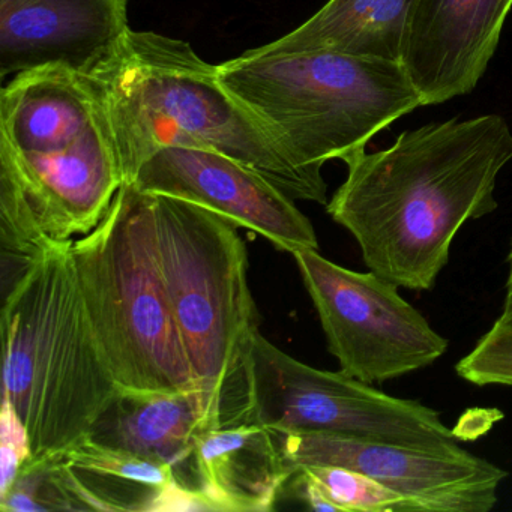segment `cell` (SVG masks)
Returning a JSON list of instances; mask_svg holds the SVG:
<instances>
[{"mask_svg": "<svg viewBox=\"0 0 512 512\" xmlns=\"http://www.w3.org/2000/svg\"><path fill=\"white\" fill-rule=\"evenodd\" d=\"M280 434L322 433L407 448H460V431L419 401L391 397L343 371L310 367L256 332L241 421Z\"/></svg>", "mask_w": 512, "mask_h": 512, "instance_id": "ba28073f", "label": "cell"}, {"mask_svg": "<svg viewBox=\"0 0 512 512\" xmlns=\"http://www.w3.org/2000/svg\"><path fill=\"white\" fill-rule=\"evenodd\" d=\"M511 10L512 0H413L401 65L424 106L478 86Z\"/></svg>", "mask_w": 512, "mask_h": 512, "instance_id": "7c38bea8", "label": "cell"}, {"mask_svg": "<svg viewBox=\"0 0 512 512\" xmlns=\"http://www.w3.org/2000/svg\"><path fill=\"white\" fill-rule=\"evenodd\" d=\"M218 79L316 178L328 161L349 163L380 131L424 107L400 62L331 50H248L218 65Z\"/></svg>", "mask_w": 512, "mask_h": 512, "instance_id": "5b68a950", "label": "cell"}, {"mask_svg": "<svg viewBox=\"0 0 512 512\" xmlns=\"http://www.w3.org/2000/svg\"><path fill=\"white\" fill-rule=\"evenodd\" d=\"M511 160L502 116L434 122L350 160L326 212L358 242L370 271L425 292L448 265L461 227L496 211L497 178Z\"/></svg>", "mask_w": 512, "mask_h": 512, "instance_id": "6da1fadb", "label": "cell"}, {"mask_svg": "<svg viewBox=\"0 0 512 512\" xmlns=\"http://www.w3.org/2000/svg\"><path fill=\"white\" fill-rule=\"evenodd\" d=\"M476 386H512V319L500 314L472 350L455 365Z\"/></svg>", "mask_w": 512, "mask_h": 512, "instance_id": "ffe728a7", "label": "cell"}, {"mask_svg": "<svg viewBox=\"0 0 512 512\" xmlns=\"http://www.w3.org/2000/svg\"><path fill=\"white\" fill-rule=\"evenodd\" d=\"M130 29L128 0H0V76L85 73Z\"/></svg>", "mask_w": 512, "mask_h": 512, "instance_id": "4fadbf2b", "label": "cell"}, {"mask_svg": "<svg viewBox=\"0 0 512 512\" xmlns=\"http://www.w3.org/2000/svg\"><path fill=\"white\" fill-rule=\"evenodd\" d=\"M4 512L77 511L59 470L58 455L26 461L11 487L0 494Z\"/></svg>", "mask_w": 512, "mask_h": 512, "instance_id": "d6986e66", "label": "cell"}, {"mask_svg": "<svg viewBox=\"0 0 512 512\" xmlns=\"http://www.w3.org/2000/svg\"><path fill=\"white\" fill-rule=\"evenodd\" d=\"M413 0H329L304 25L260 52L331 50L400 62Z\"/></svg>", "mask_w": 512, "mask_h": 512, "instance_id": "e0dca14e", "label": "cell"}, {"mask_svg": "<svg viewBox=\"0 0 512 512\" xmlns=\"http://www.w3.org/2000/svg\"><path fill=\"white\" fill-rule=\"evenodd\" d=\"M97 101L124 184L155 152H220L265 176L293 200L328 205L325 178L293 163L262 122L218 79V65L190 44L155 32L130 31L82 73Z\"/></svg>", "mask_w": 512, "mask_h": 512, "instance_id": "7a4b0ae2", "label": "cell"}, {"mask_svg": "<svg viewBox=\"0 0 512 512\" xmlns=\"http://www.w3.org/2000/svg\"><path fill=\"white\" fill-rule=\"evenodd\" d=\"M161 274L185 353L218 425L241 421L260 316L238 227L202 206L149 193Z\"/></svg>", "mask_w": 512, "mask_h": 512, "instance_id": "8992f818", "label": "cell"}, {"mask_svg": "<svg viewBox=\"0 0 512 512\" xmlns=\"http://www.w3.org/2000/svg\"><path fill=\"white\" fill-rule=\"evenodd\" d=\"M506 265H508V275L505 283V299H503V316L512 319V238L509 242L508 256H506Z\"/></svg>", "mask_w": 512, "mask_h": 512, "instance_id": "7402d4cb", "label": "cell"}, {"mask_svg": "<svg viewBox=\"0 0 512 512\" xmlns=\"http://www.w3.org/2000/svg\"><path fill=\"white\" fill-rule=\"evenodd\" d=\"M280 434V433H278ZM296 470L340 466L401 494L413 512H488L499 502L508 472L466 449L407 448L322 433L280 434Z\"/></svg>", "mask_w": 512, "mask_h": 512, "instance_id": "30bf717a", "label": "cell"}, {"mask_svg": "<svg viewBox=\"0 0 512 512\" xmlns=\"http://www.w3.org/2000/svg\"><path fill=\"white\" fill-rule=\"evenodd\" d=\"M218 427L202 389L143 391L118 386L88 437L169 464L179 482L199 494L194 451L200 436Z\"/></svg>", "mask_w": 512, "mask_h": 512, "instance_id": "5bb4252c", "label": "cell"}, {"mask_svg": "<svg viewBox=\"0 0 512 512\" xmlns=\"http://www.w3.org/2000/svg\"><path fill=\"white\" fill-rule=\"evenodd\" d=\"M0 332L4 398L28 431L31 460L61 454L118 389L89 323L73 241L53 242L2 296Z\"/></svg>", "mask_w": 512, "mask_h": 512, "instance_id": "277c9868", "label": "cell"}, {"mask_svg": "<svg viewBox=\"0 0 512 512\" xmlns=\"http://www.w3.org/2000/svg\"><path fill=\"white\" fill-rule=\"evenodd\" d=\"M194 472L208 511L266 512L275 508L298 470L284 455L277 431L236 422L200 436Z\"/></svg>", "mask_w": 512, "mask_h": 512, "instance_id": "9a60e30c", "label": "cell"}, {"mask_svg": "<svg viewBox=\"0 0 512 512\" xmlns=\"http://www.w3.org/2000/svg\"><path fill=\"white\" fill-rule=\"evenodd\" d=\"M32 449L28 431L16 410L2 398L0 412V494L16 481L26 461L31 460Z\"/></svg>", "mask_w": 512, "mask_h": 512, "instance_id": "44dd1931", "label": "cell"}, {"mask_svg": "<svg viewBox=\"0 0 512 512\" xmlns=\"http://www.w3.org/2000/svg\"><path fill=\"white\" fill-rule=\"evenodd\" d=\"M299 472L316 484L334 511L413 512L401 494L371 476L340 466H307Z\"/></svg>", "mask_w": 512, "mask_h": 512, "instance_id": "ac0fdd59", "label": "cell"}, {"mask_svg": "<svg viewBox=\"0 0 512 512\" xmlns=\"http://www.w3.org/2000/svg\"><path fill=\"white\" fill-rule=\"evenodd\" d=\"M340 370L361 382L385 383L430 367L449 341L400 295L397 284L325 259L319 250L292 254Z\"/></svg>", "mask_w": 512, "mask_h": 512, "instance_id": "9c48e42d", "label": "cell"}, {"mask_svg": "<svg viewBox=\"0 0 512 512\" xmlns=\"http://www.w3.org/2000/svg\"><path fill=\"white\" fill-rule=\"evenodd\" d=\"M73 259L89 323L119 388L200 389L161 274L151 194L124 184Z\"/></svg>", "mask_w": 512, "mask_h": 512, "instance_id": "52a82bcc", "label": "cell"}, {"mask_svg": "<svg viewBox=\"0 0 512 512\" xmlns=\"http://www.w3.org/2000/svg\"><path fill=\"white\" fill-rule=\"evenodd\" d=\"M77 511H208L169 464L85 436L58 454Z\"/></svg>", "mask_w": 512, "mask_h": 512, "instance_id": "2e32d148", "label": "cell"}, {"mask_svg": "<svg viewBox=\"0 0 512 512\" xmlns=\"http://www.w3.org/2000/svg\"><path fill=\"white\" fill-rule=\"evenodd\" d=\"M124 185L82 73L16 74L0 92V199L25 206L52 241L91 233Z\"/></svg>", "mask_w": 512, "mask_h": 512, "instance_id": "3957f363", "label": "cell"}, {"mask_svg": "<svg viewBox=\"0 0 512 512\" xmlns=\"http://www.w3.org/2000/svg\"><path fill=\"white\" fill-rule=\"evenodd\" d=\"M131 184L202 206L278 250H319L316 230L295 200L245 164L208 149L164 148L143 163Z\"/></svg>", "mask_w": 512, "mask_h": 512, "instance_id": "8fae6325", "label": "cell"}]
</instances>
